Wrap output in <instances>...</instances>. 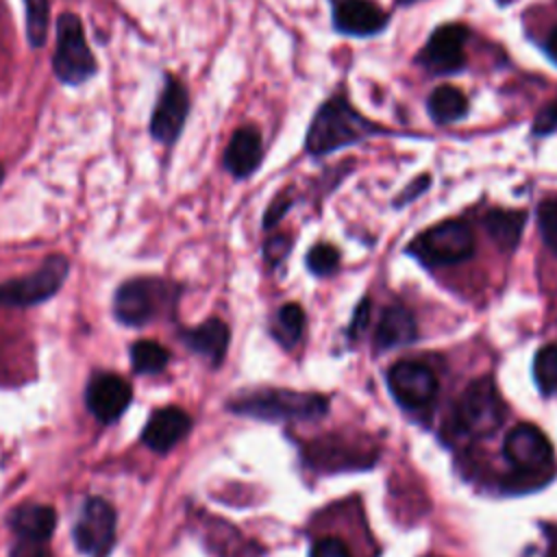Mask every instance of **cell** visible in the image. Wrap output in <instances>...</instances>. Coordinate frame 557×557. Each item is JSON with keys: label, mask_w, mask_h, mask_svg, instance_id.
Listing matches in <instances>:
<instances>
[{"label": "cell", "mask_w": 557, "mask_h": 557, "mask_svg": "<svg viewBox=\"0 0 557 557\" xmlns=\"http://www.w3.org/2000/svg\"><path fill=\"white\" fill-rule=\"evenodd\" d=\"M376 133H383V128L352 109L344 94H335L318 107L305 137V148L309 154L320 157L363 141Z\"/></svg>", "instance_id": "cell-1"}, {"label": "cell", "mask_w": 557, "mask_h": 557, "mask_svg": "<svg viewBox=\"0 0 557 557\" xmlns=\"http://www.w3.org/2000/svg\"><path fill=\"white\" fill-rule=\"evenodd\" d=\"M231 411L255 418L311 420L326 411V398L318 394H300L292 389H259L242 394L228 403Z\"/></svg>", "instance_id": "cell-2"}, {"label": "cell", "mask_w": 557, "mask_h": 557, "mask_svg": "<svg viewBox=\"0 0 557 557\" xmlns=\"http://www.w3.org/2000/svg\"><path fill=\"white\" fill-rule=\"evenodd\" d=\"M52 70L65 85H81L96 74V59L85 41L83 24L74 13H61L57 20Z\"/></svg>", "instance_id": "cell-3"}, {"label": "cell", "mask_w": 557, "mask_h": 557, "mask_svg": "<svg viewBox=\"0 0 557 557\" xmlns=\"http://www.w3.org/2000/svg\"><path fill=\"white\" fill-rule=\"evenodd\" d=\"M429 265H448L474 252V233L463 220H446L422 231L407 248Z\"/></svg>", "instance_id": "cell-4"}, {"label": "cell", "mask_w": 557, "mask_h": 557, "mask_svg": "<svg viewBox=\"0 0 557 557\" xmlns=\"http://www.w3.org/2000/svg\"><path fill=\"white\" fill-rule=\"evenodd\" d=\"M505 418V405L492 376L474 379L457 403L459 426L476 437L492 435Z\"/></svg>", "instance_id": "cell-5"}, {"label": "cell", "mask_w": 557, "mask_h": 557, "mask_svg": "<svg viewBox=\"0 0 557 557\" xmlns=\"http://www.w3.org/2000/svg\"><path fill=\"white\" fill-rule=\"evenodd\" d=\"M67 259L61 255L48 257L35 272L0 283V305L26 307L50 298L67 276Z\"/></svg>", "instance_id": "cell-6"}, {"label": "cell", "mask_w": 557, "mask_h": 557, "mask_svg": "<svg viewBox=\"0 0 557 557\" xmlns=\"http://www.w3.org/2000/svg\"><path fill=\"white\" fill-rule=\"evenodd\" d=\"M466 39L468 28L463 24H442L420 48L416 63L433 76L461 72L466 67Z\"/></svg>", "instance_id": "cell-7"}, {"label": "cell", "mask_w": 557, "mask_h": 557, "mask_svg": "<svg viewBox=\"0 0 557 557\" xmlns=\"http://www.w3.org/2000/svg\"><path fill=\"white\" fill-rule=\"evenodd\" d=\"M115 540V509L102 498H87L74 524V544L89 557H104Z\"/></svg>", "instance_id": "cell-8"}, {"label": "cell", "mask_w": 557, "mask_h": 557, "mask_svg": "<svg viewBox=\"0 0 557 557\" xmlns=\"http://www.w3.org/2000/svg\"><path fill=\"white\" fill-rule=\"evenodd\" d=\"M168 287L157 278H131L113 296V313L122 324L141 326L150 322L165 300Z\"/></svg>", "instance_id": "cell-9"}, {"label": "cell", "mask_w": 557, "mask_h": 557, "mask_svg": "<svg viewBox=\"0 0 557 557\" xmlns=\"http://www.w3.org/2000/svg\"><path fill=\"white\" fill-rule=\"evenodd\" d=\"M189 113V94L185 85L168 74L163 81V89L150 115V135L161 144H174L185 126Z\"/></svg>", "instance_id": "cell-10"}, {"label": "cell", "mask_w": 557, "mask_h": 557, "mask_svg": "<svg viewBox=\"0 0 557 557\" xmlns=\"http://www.w3.org/2000/svg\"><path fill=\"white\" fill-rule=\"evenodd\" d=\"M387 385L394 398L409 409L429 405L437 394V376L420 361H398L387 370Z\"/></svg>", "instance_id": "cell-11"}, {"label": "cell", "mask_w": 557, "mask_h": 557, "mask_svg": "<svg viewBox=\"0 0 557 557\" xmlns=\"http://www.w3.org/2000/svg\"><path fill=\"white\" fill-rule=\"evenodd\" d=\"M133 387L131 383L113 372H96L85 392L87 409L104 424L115 422L131 405Z\"/></svg>", "instance_id": "cell-12"}, {"label": "cell", "mask_w": 557, "mask_h": 557, "mask_svg": "<svg viewBox=\"0 0 557 557\" xmlns=\"http://www.w3.org/2000/svg\"><path fill=\"white\" fill-rule=\"evenodd\" d=\"M333 28L348 37H372L385 30L389 15L374 0H333Z\"/></svg>", "instance_id": "cell-13"}, {"label": "cell", "mask_w": 557, "mask_h": 557, "mask_svg": "<svg viewBox=\"0 0 557 557\" xmlns=\"http://www.w3.org/2000/svg\"><path fill=\"white\" fill-rule=\"evenodd\" d=\"M503 453L513 468L522 472H535L548 466L553 446L535 424H518L507 433Z\"/></svg>", "instance_id": "cell-14"}, {"label": "cell", "mask_w": 557, "mask_h": 557, "mask_svg": "<svg viewBox=\"0 0 557 557\" xmlns=\"http://www.w3.org/2000/svg\"><path fill=\"white\" fill-rule=\"evenodd\" d=\"M189 429H191V420L181 407H163L148 418L141 440L152 450L168 453L189 433Z\"/></svg>", "instance_id": "cell-15"}, {"label": "cell", "mask_w": 557, "mask_h": 557, "mask_svg": "<svg viewBox=\"0 0 557 557\" xmlns=\"http://www.w3.org/2000/svg\"><path fill=\"white\" fill-rule=\"evenodd\" d=\"M263 159V144H261V133L257 126H239L224 150V168L235 176V178H246L250 176Z\"/></svg>", "instance_id": "cell-16"}, {"label": "cell", "mask_w": 557, "mask_h": 557, "mask_svg": "<svg viewBox=\"0 0 557 557\" xmlns=\"http://www.w3.org/2000/svg\"><path fill=\"white\" fill-rule=\"evenodd\" d=\"M9 527L20 540L48 542L57 527V513L48 505L26 503L9 513Z\"/></svg>", "instance_id": "cell-17"}, {"label": "cell", "mask_w": 557, "mask_h": 557, "mask_svg": "<svg viewBox=\"0 0 557 557\" xmlns=\"http://www.w3.org/2000/svg\"><path fill=\"white\" fill-rule=\"evenodd\" d=\"M416 335H418V326L411 311L400 305H392L379 318L374 342L379 348H394V346L413 342Z\"/></svg>", "instance_id": "cell-18"}, {"label": "cell", "mask_w": 557, "mask_h": 557, "mask_svg": "<svg viewBox=\"0 0 557 557\" xmlns=\"http://www.w3.org/2000/svg\"><path fill=\"white\" fill-rule=\"evenodd\" d=\"M183 339L194 352L205 357L211 366H218L228 348V326L220 318H209L200 326L187 331Z\"/></svg>", "instance_id": "cell-19"}, {"label": "cell", "mask_w": 557, "mask_h": 557, "mask_svg": "<svg viewBox=\"0 0 557 557\" xmlns=\"http://www.w3.org/2000/svg\"><path fill=\"white\" fill-rule=\"evenodd\" d=\"M483 224H485V231L492 237V242L503 252H511L518 246L520 235L524 231L527 213L518 211V209H492L485 213Z\"/></svg>", "instance_id": "cell-20"}, {"label": "cell", "mask_w": 557, "mask_h": 557, "mask_svg": "<svg viewBox=\"0 0 557 557\" xmlns=\"http://www.w3.org/2000/svg\"><path fill=\"white\" fill-rule=\"evenodd\" d=\"M426 111L435 124H453L466 117L468 98L455 85H440L429 94Z\"/></svg>", "instance_id": "cell-21"}, {"label": "cell", "mask_w": 557, "mask_h": 557, "mask_svg": "<svg viewBox=\"0 0 557 557\" xmlns=\"http://www.w3.org/2000/svg\"><path fill=\"white\" fill-rule=\"evenodd\" d=\"M170 361V352L165 346L152 339H139L131 346V363L137 374H157Z\"/></svg>", "instance_id": "cell-22"}, {"label": "cell", "mask_w": 557, "mask_h": 557, "mask_svg": "<svg viewBox=\"0 0 557 557\" xmlns=\"http://www.w3.org/2000/svg\"><path fill=\"white\" fill-rule=\"evenodd\" d=\"M533 379L544 396L557 392V344H546L535 352Z\"/></svg>", "instance_id": "cell-23"}, {"label": "cell", "mask_w": 557, "mask_h": 557, "mask_svg": "<svg viewBox=\"0 0 557 557\" xmlns=\"http://www.w3.org/2000/svg\"><path fill=\"white\" fill-rule=\"evenodd\" d=\"M26 11V37L30 48H41L48 37V0H24Z\"/></svg>", "instance_id": "cell-24"}, {"label": "cell", "mask_w": 557, "mask_h": 557, "mask_svg": "<svg viewBox=\"0 0 557 557\" xmlns=\"http://www.w3.org/2000/svg\"><path fill=\"white\" fill-rule=\"evenodd\" d=\"M537 226L544 244L557 255V196H550L540 202Z\"/></svg>", "instance_id": "cell-25"}, {"label": "cell", "mask_w": 557, "mask_h": 557, "mask_svg": "<svg viewBox=\"0 0 557 557\" xmlns=\"http://www.w3.org/2000/svg\"><path fill=\"white\" fill-rule=\"evenodd\" d=\"M276 326L285 342H289V344L296 342L305 329V311L300 309V305H296V302L283 305L278 311V318H276Z\"/></svg>", "instance_id": "cell-26"}, {"label": "cell", "mask_w": 557, "mask_h": 557, "mask_svg": "<svg viewBox=\"0 0 557 557\" xmlns=\"http://www.w3.org/2000/svg\"><path fill=\"white\" fill-rule=\"evenodd\" d=\"M339 263V252L331 244H315L307 255V265L313 274H331Z\"/></svg>", "instance_id": "cell-27"}, {"label": "cell", "mask_w": 557, "mask_h": 557, "mask_svg": "<svg viewBox=\"0 0 557 557\" xmlns=\"http://www.w3.org/2000/svg\"><path fill=\"white\" fill-rule=\"evenodd\" d=\"M557 133V98L546 102L533 117V135L544 137Z\"/></svg>", "instance_id": "cell-28"}, {"label": "cell", "mask_w": 557, "mask_h": 557, "mask_svg": "<svg viewBox=\"0 0 557 557\" xmlns=\"http://www.w3.org/2000/svg\"><path fill=\"white\" fill-rule=\"evenodd\" d=\"M309 557H350L346 544L337 537H320L313 546H311V555Z\"/></svg>", "instance_id": "cell-29"}, {"label": "cell", "mask_w": 557, "mask_h": 557, "mask_svg": "<svg viewBox=\"0 0 557 557\" xmlns=\"http://www.w3.org/2000/svg\"><path fill=\"white\" fill-rule=\"evenodd\" d=\"M11 557H52L50 550L46 548V542H33V540H20L13 550Z\"/></svg>", "instance_id": "cell-30"}, {"label": "cell", "mask_w": 557, "mask_h": 557, "mask_svg": "<svg viewBox=\"0 0 557 557\" xmlns=\"http://www.w3.org/2000/svg\"><path fill=\"white\" fill-rule=\"evenodd\" d=\"M289 205H292V200L287 198V194H278V196L270 202V207H268V211H265L263 226H265V228L274 226V224L283 218V213L289 209Z\"/></svg>", "instance_id": "cell-31"}, {"label": "cell", "mask_w": 557, "mask_h": 557, "mask_svg": "<svg viewBox=\"0 0 557 557\" xmlns=\"http://www.w3.org/2000/svg\"><path fill=\"white\" fill-rule=\"evenodd\" d=\"M289 250V239L285 235H274L265 242V259L270 263H278Z\"/></svg>", "instance_id": "cell-32"}, {"label": "cell", "mask_w": 557, "mask_h": 557, "mask_svg": "<svg viewBox=\"0 0 557 557\" xmlns=\"http://www.w3.org/2000/svg\"><path fill=\"white\" fill-rule=\"evenodd\" d=\"M429 183H431V176H429V174H420L409 187H405V191L400 194V198L396 200V205H403V202H407V200H413L416 196H420L422 191H426Z\"/></svg>", "instance_id": "cell-33"}, {"label": "cell", "mask_w": 557, "mask_h": 557, "mask_svg": "<svg viewBox=\"0 0 557 557\" xmlns=\"http://www.w3.org/2000/svg\"><path fill=\"white\" fill-rule=\"evenodd\" d=\"M368 320H370V305H368V300H361L357 305L352 322H350V335H359L368 326Z\"/></svg>", "instance_id": "cell-34"}, {"label": "cell", "mask_w": 557, "mask_h": 557, "mask_svg": "<svg viewBox=\"0 0 557 557\" xmlns=\"http://www.w3.org/2000/svg\"><path fill=\"white\" fill-rule=\"evenodd\" d=\"M544 50L548 54V59L557 65V26L550 28V33L546 35V41H544Z\"/></svg>", "instance_id": "cell-35"}, {"label": "cell", "mask_w": 557, "mask_h": 557, "mask_svg": "<svg viewBox=\"0 0 557 557\" xmlns=\"http://www.w3.org/2000/svg\"><path fill=\"white\" fill-rule=\"evenodd\" d=\"M396 2H398V4H403V7H405V4H413V2H418V0H396Z\"/></svg>", "instance_id": "cell-36"}, {"label": "cell", "mask_w": 557, "mask_h": 557, "mask_svg": "<svg viewBox=\"0 0 557 557\" xmlns=\"http://www.w3.org/2000/svg\"><path fill=\"white\" fill-rule=\"evenodd\" d=\"M2 178H4V168L0 165V183H2Z\"/></svg>", "instance_id": "cell-37"}]
</instances>
